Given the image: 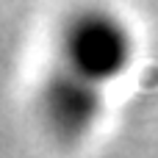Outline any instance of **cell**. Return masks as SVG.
<instances>
[{
  "mask_svg": "<svg viewBox=\"0 0 158 158\" xmlns=\"http://www.w3.org/2000/svg\"><path fill=\"white\" fill-rule=\"evenodd\" d=\"M136 58V36L122 14L106 6L75 8L58 31V67L100 89L117 83Z\"/></svg>",
  "mask_w": 158,
  "mask_h": 158,
  "instance_id": "6da1fadb",
  "label": "cell"
},
{
  "mask_svg": "<svg viewBox=\"0 0 158 158\" xmlns=\"http://www.w3.org/2000/svg\"><path fill=\"white\" fill-rule=\"evenodd\" d=\"M36 108L53 139L78 144L97 131L106 114V89L56 64L39 86Z\"/></svg>",
  "mask_w": 158,
  "mask_h": 158,
  "instance_id": "7a4b0ae2",
  "label": "cell"
}]
</instances>
